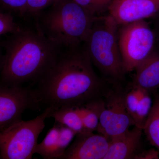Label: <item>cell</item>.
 Masks as SVG:
<instances>
[{
    "mask_svg": "<svg viewBox=\"0 0 159 159\" xmlns=\"http://www.w3.org/2000/svg\"><path fill=\"white\" fill-rule=\"evenodd\" d=\"M76 135L69 127L54 121L42 142L38 144L34 154L44 159H60Z\"/></svg>",
    "mask_w": 159,
    "mask_h": 159,
    "instance_id": "8fae6325",
    "label": "cell"
},
{
    "mask_svg": "<svg viewBox=\"0 0 159 159\" xmlns=\"http://www.w3.org/2000/svg\"><path fill=\"white\" fill-rule=\"evenodd\" d=\"M118 40L126 73L134 70L157 44L153 29L145 20L118 26Z\"/></svg>",
    "mask_w": 159,
    "mask_h": 159,
    "instance_id": "8992f818",
    "label": "cell"
},
{
    "mask_svg": "<svg viewBox=\"0 0 159 159\" xmlns=\"http://www.w3.org/2000/svg\"><path fill=\"white\" fill-rule=\"evenodd\" d=\"M58 0H28L25 17L34 19Z\"/></svg>",
    "mask_w": 159,
    "mask_h": 159,
    "instance_id": "44dd1931",
    "label": "cell"
},
{
    "mask_svg": "<svg viewBox=\"0 0 159 159\" xmlns=\"http://www.w3.org/2000/svg\"><path fill=\"white\" fill-rule=\"evenodd\" d=\"M0 83L23 85L36 83L52 66L61 48L52 42L35 27H22L1 43Z\"/></svg>",
    "mask_w": 159,
    "mask_h": 159,
    "instance_id": "7a4b0ae2",
    "label": "cell"
},
{
    "mask_svg": "<svg viewBox=\"0 0 159 159\" xmlns=\"http://www.w3.org/2000/svg\"><path fill=\"white\" fill-rule=\"evenodd\" d=\"M109 144V139L101 134H78L60 159H104Z\"/></svg>",
    "mask_w": 159,
    "mask_h": 159,
    "instance_id": "30bf717a",
    "label": "cell"
},
{
    "mask_svg": "<svg viewBox=\"0 0 159 159\" xmlns=\"http://www.w3.org/2000/svg\"><path fill=\"white\" fill-rule=\"evenodd\" d=\"M153 27L152 29L155 34H156L157 39V43L159 44V11L153 18Z\"/></svg>",
    "mask_w": 159,
    "mask_h": 159,
    "instance_id": "603a6c76",
    "label": "cell"
},
{
    "mask_svg": "<svg viewBox=\"0 0 159 159\" xmlns=\"http://www.w3.org/2000/svg\"><path fill=\"white\" fill-rule=\"evenodd\" d=\"M133 159H158L159 151L158 149L151 148L143 151L138 154H136Z\"/></svg>",
    "mask_w": 159,
    "mask_h": 159,
    "instance_id": "7402d4cb",
    "label": "cell"
},
{
    "mask_svg": "<svg viewBox=\"0 0 159 159\" xmlns=\"http://www.w3.org/2000/svg\"><path fill=\"white\" fill-rule=\"evenodd\" d=\"M37 83L35 89L42 106L55 110L67 106H79L99 98L103 87L84 43L61 51Z\"/></svg>",
    "mask_w": 159,
    "mask_h": 159,
    "instance_id": "6da1fadb",
    "label": "cell"
},
{
    "mask_svg": "<svg viewBox=\"0 0 159 159\" xmlns=\"http://www.w3.org/2000/svg\"><path fill=\"white\" fill-rule=\"evenodd\" d=\"M93 65L104 78L123 80L125 72L118 40V25L108 14L97 16L84 43Z\"/></svg>",
    "mask_w": 159,
    "mask_h": 159,
    "instance_id": "277c9868",
    "label": "cell"
},
{
    "mask_svg": "<svg viewBox=\"0 0 159 159\" xmlns=\"http://www.w3.org/2000/svg\"><path fill=\"white\" fill-rule=\"evenodd\" d=\"M41 106L35 89L0 83V130L22 120L25 111H40Z\"/></svg>",
    "mask_w": 159,
    "mask_h": 159,
    "instance_id": "52a82bcc",
    "label": "cell"
},
{
    "mask_svg": "<svg viewBox=\"0 0 159 159\" xmlns=\"http://www.w3.org/2000/svg\"><path fill=\"white\" fill-rule=\"evenodd\" d=\"M143 129L136 126L110 140L104 159H133L142 138Z\"/></svg>",
    "mask_w": 159,
    "mask_h": 159,
    "instance_id": "7c38bea8",
    "label": "cell"
},
{
    "mask_svg": "<svg viewBox=\"0 0 159 159\" xmlns=\"http://www.w3.org/2000/svg\"><path fill=\"white\" fill-rule=\"evenodd\" d=\"M150 144L159 151V97H156L143 129Z\"/></svg>",
    "mask_w": 159,
    "mask_h": 159,
    "instance_id": "2e32d148",
    "label": "cell"
},
{
    "mask_svg": "<svg viewBox=\"0 0 159 159\" xmlns=\"http://www.w3.org/2000/svg\"><path fill=\"white\" fill-rule=\"evenodd\" d=\"M28 0H0L1 10L11 11L20 17L25 16Z\"/></svg>",
    "mask_w": 159,
    "mask_h": 159,
    "instance_id": "ffe728a7",
    "label": "cell"
},
{
    "mask_svg": "<svg viewBox=\"0 0 159 159\" xmlns=\"http://www.w3.org/2000/svg\"><path fill=\"white\" fill-rule=\"evenodd\" d=\"M152 103L153 102L149 92H147L140 99L133 113L131 116L134 126L143 129L152 107Z\"/></svg>",
    "mask_w": 159,
    "mask_h": 159,
    "instance_id": "e0dca14e",
    "label": "cell"
},
{
    "mask_svg": "<svg viewBox=\"0 0 159 159\" xmlns=\"http://www.w3.org/2000/svg\"><path fill=\"white\" fill-rule=\"evenodd\" d=\"M133 121L125 105L124 95L114 94L104 102L97 131L110 140L125 133Z\"/></svg>",
    "mask_w": 159,
    "mask_h": 159,
    "instance_id": "ba28073f",
    "label": "cell"
},
{
    "mask_svg": "<svg viewBox=\"0 0 159 159\" xmlns=\"http://www.w3.org/2000/svg\"><path fill=\"white\" fill-rule=\"evenodd\" d=\"M159 11V0H115L108 13L118 26L152 18Z\"/></svg>",
    "mask_w": 159,
    "mask_h": 159,
    "instance_id": "9c48e42d",
    "label": "cell"
},
{
    "mask_svg": "<svg viewBox=\"0 0 159 159\" xmlns=\"http://www.w3.org/2000/svg\"><path fill=\"white\" fill-rule=\"evenodd\" d=\"M23 27L15 21L13 13L11 11H3L0 12V35L3 36L17 33Z\"/></svg>",
    "mask_w": 159,
    "mask_h": 159,
    "instance_id": "d6986e66",
    "label": "cell"
},
{
    "mask_svg": "<svg viewBox=\"0 0 159 159\" xmlns=\"http://www.w3.org/2000/svg\"><path fill=\"white\" fill-rule=\"evenodd\" d=\"M51 117L56 122L70 129L77 134L86 133L77 106H67L60 107L51 113Z\"/></svg>",
    "mask_w": 159,
    "mask_h": 159,
    "instance_id": "9a60e30c",
    "label": "cell"
},
{
    "mask_svg": "<svg viewBox=\"0 0 159 159\" xmlns=\"http://www.w3.org/2000/svg\"><path fill=\"white\" fill-rule=\"evenodd\" d=\"M132 85L149 91L159 88V44L137 67Z\"/></svg>",
    "mask_w": 159,
    "mask_h": 159,
    "instance_id": "4fadbf2b",
    "label": "cell"
},
{
    "mask_svg": "<svg viewBox=\"0 0 159 159\" xmlns=\"http://www.w3.org/2000/svg\"><path fill=\"white\" fill-rule=\"evenodd\" d=\"M54 110L52 107H46L34 119L21 120L1 130L0 159H32L39 137L45 126V120Z\"/></svg>",
    "mask_w": 159,
    "mask_h": 159,
    "instance_id": "5b68a950",
    "label": "cell"
},
{
    "mask_svg": "<svg viewBox=\"0 0 159 159\" xmlns=\"http://www.w3.org/2000/svg\"><path fill=\"white\" fill-rule=\"evenodd\" d=\"M94 16L107 14L111 5L115 0H74Z\"/></svg>",
    "mask_w": 159,
    "mask_h": 159,
    "instance_id": "ac0fdd59",
    "label": "cell"
},
{
    "mask_svg": "<svg viewBox=\"0 0 159 159\" xmlns=\"http://www.w3.org/2000/svg\"><path fill=\"white\" fill-rule=\"evenodd\" d=\"M96 17L74 0H58L35 19V27L61 48H69L85 42Z\"/></svg>",
    "mask_w": 159,
    "mask_h": 159,
    "instance_id": "3957f363",
    "label": "cell"
},
{
    "mask_svg": "<svg viewBox=\"0 0 159 159\" xmlns=\"http://www.w3.org/2000/svg\"><path fill=\"white\" fill-rule=\"evenodd\" d=\"M104 107V101L100 98L77 106L86 132L93 133L97 131L99 116Z\"/></svg>",
    "mask_w": 159,
    "mask_h": 159,
    "instance_id": "5bb4252c",
    "label": "cell"
}]
</instances>
